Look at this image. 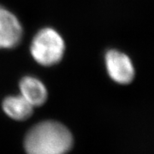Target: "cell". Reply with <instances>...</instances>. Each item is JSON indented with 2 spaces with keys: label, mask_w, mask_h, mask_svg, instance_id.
<instances>
[{
  "label": "cell",
  "mask_w": 154,
  "mask_h": 154,
  "mask_svg": "<svg viewBox=\"0 0 154 154\" xmlns=\"http://www.w3.org/2000/svg\"><path fill=\"white\" fill-rule=\"evenodd\" d=\"M72 145L71 133L64 125L55 121L36 124L24 140L27 154H66Z\"/></svg>",
  "instance_id": "cell-1"
},
{
  "label": "cell",
  "mask_w": 154,
  "mask_h": 154,
  "mask_svg": "<svg viewBox=\"0 0 154 154\" xmlns=\"http://www.w3.org/2000/svg\"><path fill=\"white\" fill-rule=\"evenodd\" d=\"M29 51L31 57L38 64L43 67H51L58 64L63 60L66 44L57 30L45 27L35 33Z\"/></svg>",
  "instance_id": "cell-2"
},
{
  "label": "cell",
  "mask_w": 154,
  "mask_h": 154,
  "mask_svg": "<svg viewBox=\"0 0 154 154\" xmlns=\"http://www.w3.org/2000/svg\"><path fill=\"white\" fill-rule=\"evenodd\" d=\"M106 72L114 82L128 85L134 80L135 68L129 56L116 49L108 50L105 54Z\"/></svg>",
  "instance_id": "cell-3"
},
{
  "label": "cell",
  "mask_w": 154,
  "mask_h": 154,
  "mask_svg": "<svg viewBox=\"0 0 154 154\" xmlns=\"http://www.w3.org/2000/svg\"><path fill=\"white\" fill-rule=\"evenodd\" d=\"M23 27L19 18L9 9L0 5V49L16 48L23 38Z\"/></svg>",
  "instance_id": "cell-4"
},
{
  "label": "cell",
  "mask_w": 154,
  "mask_h": 154,
  "mask_svg": "<svg viewBox=\"0 0 154 154\" xmlns=\"http://www.w3.org/2000/svg\"><path fill=\"white\" fill-rule=\"evenodd\" d=\"M20 94L33 107L43 105L48 98V91L42 81L37 77L27 75L19 82Z\"/></svg>",
  "instance_id": "cell-5"
},
{
  "label": "cell",
  "mask_w": 154,
  "mask_h": 154,
  "mask_svg": "<svg viewBox=\"0 0 154 154\" xmlns=\"http://www.w3.org/2000/svg\"><path fill=\"white\" fill-rule=\"evenodd\" d=\"M2 106L6 115L17 121L27 120L32 116L34 108L21 94L6 97Z\"/></svg>",
  "instance_id": "cell-6"
}]
</instances>
